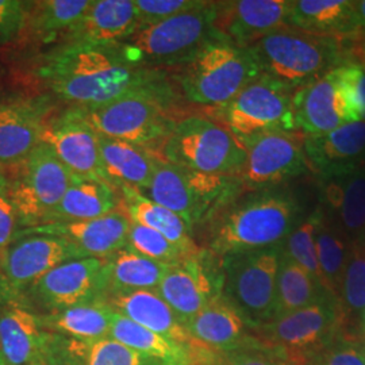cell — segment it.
I'll return each mask as SVG.
<instances>
[{"label": "cell", "mask_w": 365, "mask_h": 365, "mask_svg": "<svg viewBox=\"0 0 365 365\" xmlns=\"http://www.w3.org/2000/svg\"><path fill=\"white\" fill-rule=\"evenodd\" d=\"M78 351L84 356V365H158L111 337L81 342Z\"/></svg>", "instance_id": "obj_41"}, {"label": "cell", "mask_w": 365, "mask_h": 365, "mask_svg": "<svg viewBox=\"0 0 365 365\" xmlns=\"http://www.w3.org/2000/svg\"><path fill=\"white\" fill-rule=\"evenodd\" d=\"M344 321L339 300L327 294L300 310L274 318L259 330L267 348L284 353L291 364L302 365L339 337Z\"/></svg>", "instance_id": "obj_11"}, {"label": "cell", "mask_w": 365, "mask_h": 365, "mask_svg": "<svg viewBox=\"0 0 365 365\" xmlns=\"http://www.w3.org/2000/svg\"><path fill=\"white\" fill-rule=\"evenodd\" d=\"M339 73L354 115L365 122V66L345 64L339 66Z\"/></svg>", "instance_id": "obj_46"}, {"label": "cell", "mask_w": 365, "mask_h": 365, "mask_svg": "<svg viewBox=\"0 0 365 365\" xmlns=\"http://www.w3.org/2000/svg\"><path fill=\"white\" fill-rule=\"evenodd\" d=\"M238 140L245 149L238 179L247 191L276 188L312 170L300 131H262Z\"/></svg>", "instance_id": "obj_13"}, {"label": "cell", "mask_w": 365, "mask_h": 365, "mask_svg": "<svg viewBox=\"0 0 365 365\" xmlns=\"http://www.w3.org/2000/svg\"><path fill=\"white\" fill-rule=\"evenodd\" d=\"M363 318H364V330H365V312H364V314H363Z\"/></svg>", "instance_id": "obj_51"}, {"label": "cell", "mask_w": 365, "mask_h": 365, "mask_svg": "<svg viewBox=\"0 0 365 365\" xmlns=\"http://www.w3.org/2000/svg\"><path fill=\"white\" fill-rule=\"evenodd\" d=\"M207 249L202 253L182 259L170 268L161 279L156 292L185 325L209 302L222 295V267L212 264Z\"/></svg>", "instance_id": "obj_15"}, {"label": "cell", "mask_w": 365, "mask_h": 365, "mask_svg": "<svg viewBox=\"0 0 365 365\" xmlns=\"http://www.w3.org/2000/svg\"><path fill=\"white\" fill-rule=\"evenodd\" d=\"M363 66H365V58H364V63H363Z\"/></svg>", "instance_id": "obj_52"}, {"label": "cell", "mask_w": 365, "mask_h": 365, "mask_svg": "<svg viewBox=\"0 0 365 365\" xmlns=\"http://www.w3.org/2000/svg\"><path fill=\"white\" fill-rule=\"evenodd\" d=\"M202 0H134L140 27L150 26L195 9Z\"/></svg>", "instance_id": "obj_44"}, {"label": "cell", "mask_w": 365, "mask_h": 365, "mask_svg": "<svg viewBox=\"0 0 365 365\" xmlns=\"http://www.w3.org/2000/svg\"><path fill=\"white\" fill-rule=\"evenodd\" d=\"M41 143L48 145L75 176L107 182L101 161L99 137L73 107L46 120Z\"/></svg>", "instance_id": "obj_18"}, {"label": "cell", "mask_w": 365, "mask_h": 365, "mask_svg": "<svg viewBox=\"0 0 365 365\" xmlns=\"http://www.w3.org/2000/svg\"><path fill=\"white\" fill-rule=\"evenodd\" d=\"M217 1H200L195 9L150 26L140 27L117 45L123 57L138 68L182 66L215 33Z\"/></svg>", "instance_id": "obj_6"}, {"label": "cell", "mask_w": 365, "mask_h": 365, "mask_svg": "<svg viewBox=\"0 0 365 365\" xmlns=\"http://www.w3.org/2000/svg\"><path fill=\"white\" fill-rule=\"evenodd\" d=\"M292 0L217 1L214 27L237 46L250 48L277 29L288 26Z\"/></svg>", "instance_id": "obj_20"}, {"label": "cell", "mask_w": 365, "mask_h": 365, "mask_svg": "<svg viewBox=\"0 0 365 365\" xmlns=\"http://www.w3.org/2000/svg\"><path fill=\"white\" fill-rule=\"evenodd\" d=\"M175 93L168 80L123 95L98 107H73L92 130L106 138L140 145L156 152L179 119L170 114Z\"/></svg>", "instance_id": "obj_3"}, {"label": "cell", "mask_w": 365, "mask_h": 365, "mask_svg": "<svg viewBox=\"0 0 365 365\" xmlns=\"http://www.w3.org/2000/svg\"><path fill=\"white\" fill-rule=\"evenodd\" d=\"M339 303L344 315H363L365 312V242L352 244L342 277Z\"/></svg>", "instance_id": "obj_39"}, {"label": "cell", "mask_w": 365, "mask_h": 365, "mask_svg": "<svg viewBox=\"0 0 365 365\" xmlns=\"http://www.w3.org/2000/svg\"><path fill=\"white\" fill-rule=\"evenodd\" d=\"M160 157L185 170L238 178L245 149L221 122L190 115L176 122L160 149Z\"/></svg>", "instance_id": "obj_8"}, {"label": "cell", "mask_w": 365, "mask_h": 365, "mask_svg": "<svg viewBox=\"0 0 365 365\" xmlns=\"http://www.w3.org/2000/svg\"><path fill=\"white\" fill-rule=\"evenodd\" d=\"M117 210H120V196L113 185L103 180L73 175L66 194L42 225L88 221Z\"/></svg>", "instance_id": "obj_28"}, {"label": "cell", "mask_w": 365, "mask_h": 365, "mask_svg": "<svg viewBox=\"0 0 365 365\" xmlns=\"http://www.w3.org/2000/svg\"><path fill=\"white\" fill-rule=\"evenodd\" d=\"M0 365H9V363L4 360V357L1 356V353H0Z\"/></svg>", "instance_id": "obj_50"}, {"label": "cell", "mask_w": 365, "mask_h": 365, "mask_svg": "<svg viewBox=\"0 0 365 365\" xmlns=\"http://www.w3.org/2000/svg\"><path fill=\"white\" fill-rule=\"evenodd\" d=\"M125 248L146 257L149 260L163 262V264H176L182 259H187L182 250L176 248L173 244L160 235L156 230L149 229L143 225L131 222L130 230L128 235V242Z\"/></svg>", "instance_id": "obj_40"}, {"label": "cell", "mask_w": 365, "mask_h": 365, "mask_svg": "<svg viewBox=\"0 0 365 365\" xmlns=\"http://www.w3.org/2000/svg\"><path fill=\"white\" fill-rule=\"evenodd\" d=\"M108 337L117 339L158 365H190L187 346L165 339L115 312L113 314Z\"/></svg>", "instance_id": "obj_33"}, {"label": "cell", "mask_w": 365, "mask_h": 365, "mask_svg": "<svg viewBox=\"0 0 365 365\" xmlns=\"http://www.w3.org/2000/svg\"><path fill=\"white\" fill-rule=\"evenodd\" d=\"M364 360H365V348H364Z\"/></svg>", "instance_id": "obj_53"}, {"label": "cell", "mask_w": 365, "mask_h": 365, "mask_svg": "<svg viewBox=\"0 0 365 365\" xmlns=\"http://www.w3.org/2000/svg\"><path fill=\"white\" fill-rule=\"evenodd\" d=\"M106 303L133 322L184 346H191V337L180 318L156 291H135L108 298Z\"/></svg>", "instance_id": "obj_26"}, {"label": "cell", "mask_w": 365, "mask_h": 365, "mask_svg": "<svg viewBox=\"0 0 365 365\" xmlns=\"http://www.w3.org/2000/svg\"><path fill=\"white\" fill-rule=\"evenodd\" d=\"M302 365H365L364 346L354 339L337 337L306 359Z\"/></svg>", "instance_id": "obj_43"}, {"label": "cell", "mask_w": 365, "mask_h": 365, "mask_svg": "<svg viewBox=\"0 0 365 365\" xmlns=\"http://www.w3.org/2000/svg\"><path fill=\"white\" fill-rule=\"evenodd\" d=\"M319 207L354 242H365V165L319 176Z\"/></svg>", "instance_id": "obj_22"}, {"label": "cell", "mask_w": 365, "mask_h": 365, "mask_svg": "<svg viewBox=\"0 0 365 365\" xmlns=\"http://www.w3.org/2000/svg\"><path fill=\"white\" fill-rule=\"evenodd\" d=\"M288 26L314 36L334 38L359 31L353 0H292Z\"/></svg>", "instance_id": "obj_32"}, {"label": "cell", "mask_w": 365, "mask_h": 365, "mask_svg": "<svg viewBox=\"0 0 365 365\" xmlns=\"http://www.w3.org/2000/svg\"><path fill=\"white\" fill-rule=\"evenodd\" d=\"M353 13L354 21L359 30H365V0H354L353 1Z\"/></svg>", "instance_id": "obj_48"}, {"label": "cell", "mask_w": 365, "mask_h": 365, "mask_svg": "<svg viewBox=\"0 0 365 365\" xmlns=\"http://www.w3.org/2000/svg\"><path fill=\"white\" fill-rule=\"evenodd\" d=\"M292 110L297 129L303 135H322L345 123L357 122L339 68L295 88Z\"/></svg>", "instance_id": "obj_17"}, {"label": "cell", "mask_w": 365, "mask_h": 365, "mask_svg": "<svg viewBox=\"0 0 365 365\" xmlns=\"http://www.w3.org/2000/svg\"><path fill=\"white\" fill-rule=\"evenodd\" d=\"M283 247L257 249L221 257L222 297L252 327L276 315V279Z\"/></svg>", "instance_id": "obj_9"}, {"label": "cell", "mask_w": 365, "mask_h": 365, "mask_svg": "<svg viewBox=\"0 0 365 365\" xmlns=\"http://www.w3.org/2000/svg\"><path fill=\"white\" fill-rule=\"evenodd\" d=\"M261 73L249 48L237 46L217 31L180 66L178 81L187 102L215 110L232 102Z\"/></svg>", "instance_id": "obj_4"}, {"label": "cell", "mask_w": 365, "mask_h": 365, "mask_svg": "<svg viewBox=\"0 0 365 365\" xmlns=\"http://www.w3.org/2000/svg\"><path fill=\"white\" fill-rule=\"evenodd\" d=\"M327 294L315 277L287 256L284 250H282L276 279L274 318L300 310L321 299Z\"/></svg>", "instance_id": "obj_37"}, {"label": "cell", "mask_w": 365, "mask_h": 365, "mask_svg": "<svg viewBox=\"0 0 365 365\" xmlns=\"http://www.w3.org/2000/svg\"><path fill=\"white\" fill-rule=\"evenodd\" d=\"M30 1L0 0V43L25 36Z\"/></svg>", "instance_id": "obj_45"}, {"label": "cell", "mask_w": 365, "mask_h": 365, "mask_svg": "<svg viewBox=\"0 0 365 365\" xmlns=\"http://www.w3.org/2000/svg\"><path fill=\"white\" fill-rule=\"evenodd\" d=\"M90 4L91 0L30 1L25 34L42 43H63Z\"/></svg>", "instance_id": "obj_34"}, {"label": "cell", "mask_w": 365, "mask_h": 365, "mask_svg": "<svg viewBox=\"0 0 365 365\" xmlns=\"http://www.w3.org/2000/svg\"><path fill=\"white\" fill-rule=\"evenodd\" d=\"M6 176L22 229L42 225L73 179V173L43 143H39L21 164L6 170Z\"/></svg>", "instance_id": "obj_10"}, {"label": "cell", "mask_w": 365, "mask_h": 365, "mask_svg": "<svg viewBox=\"0 0 365 365\" xmlns=\"http://www.w3.org/2000/svg\"><path fill=\"white\" fill-rule=\"evenodd\" d=\"M76 259L84 255L63 237L16 233L0 260V291L21 295L57 265Z\"/></svg>", "instance_id": "obj_14"}, {"label": "cell", "mask_w": 365, "mask_h": 365, "mask_svg": "<svg viewBox=\"0 0 365 365\" xmlns=\"http://www.w3.org/2000/svg\"><path fill=\"white\" fill-rule=\"evenodd\" d=\"M113 314L114 310L106 302H95L39 317V325L45 330L90 342L108 337Z\"/></svg>", "instance_id": "obj_35"}, {"label": "cell", "mask_w": 365, "mask_h": 365, "mask_svg": "<svg viewBox=\"0 0 365 365\" xmlns=\"http://www.w3.org/2000/svg\"><path fill=\"white\" fill-rule=\"evenodd\" d=\"M118 192L120 196V209L133 223L156 230L188 257L202 253L203 248L196 244L190 227L178 214L153 202L140 191L120 188Z\"/></svg>", "instance_id": "obj_30"}, {"label": "cell", "mask_w": 365, "mask_h": 365, "mask_svg": "<svg viewBox=\"0 0 365 365\" xmlns=\"http://www.w3.org/2000/svg\"><path fill=\"white\" fill-rule=\"evenodd\" d=\"M138 29L134 0H91L63 43L84 42L114 46L131 37Z\"/></svg>", "instance_id": "obj_24"}, {"label": "cell", "mask_w": 365, "mask_h": 365, "mask_svg": "<svg viewBox=\"0 0 365 365\" xmlns=\"http://www.w3.org/2000/svg\"><path fill=\"white\" fill-rule=\"evenodd\" d=\"M319 218L321 207L317 206L312 214H309L295 226V229L282 244V247L284 253L315 277V280L322 287V274L319 271L315 252V232Z\"/></svg>", "instance_id": "obj_38"}, {"label": "cell", "mask_w": 365, "mask_h": 365, "mask_svg": "<svg viewBox=\"0 0 365 365\" xmlns=\"http://www.w3.org/2000/svg\"><path fill=\"white\" fill-rule=\"evenodd\" d=\"M170 265L149 260L128 248L103 260L105 302L135 291H156Z\"/></svg>", "instance_id": "obj_31"}, {"label": "cell", "mask_w": 365, "mask_h": 365, "mask_svg": "<svg viewBox=\"0 0 365 365\" xmlns=\"http://www.w3.org/2000/svg\"><path fill=\"white\" fill-rule=\"evenodd\" d=\"M351 249L352 242L349 238L321 209V218L315 232V252L322 274V287L336 299L339 300L342 277Z\"/></svg>", "instance_id": "obj_36"}, {"label": "cell", "mask_w": 365, "mask_h": 365, "mask_svg": "<svg viewBox=\"0 0 365 365\" xmlns=\"http://www.w3.org/2000/svg\"><path fill=\"white\" fill-rule=\"evenodd\" d=\"M18 214L9 191L7 176L0 182V260L18 233Z\"/></svg>", "instance_id": "obj_47"}, {"label": "cell", "mask_w": 365, "mask_h": 365, "mask_svg": "<svg viewBox=\"0 0 365 365\" xmlns=\"http://www.w3.org/2000/svg\"><path fill=\"white\" fill-rule=\"evenodd\" d=\"M242 192L237 176L185 170L158 156L150 182L141 194L178 214L194 233Z\"/></svg>", "instance_id": "obj_5"}, {"label": "cell", "mask_w": 365, "mask_h": 365, "mask_svg": "<svg viewBox=\"0 0 365 365\" xmlns=\"http://www.w3.org/2000/svg\"><path fill=\"white\" fill-rule=\"evenodd\" d=\"M52 105L46 96L0 102V168L13 170L41 143Z\"/></svg>", "instance_id": "obj_19"}, {"label": "cell", "mask_w": 365, "mask_h": 365, "mask_svg": "<svg viewBox=\"0 0 365 365\" xmlns=\"http://www.w3.org/2000/svg\"><path fill=\"white\" fill-rule=\"evenodd\" d=\"M130 226V218L120 209L95 220L48 223L18 230V233L63 237L73 244L84 257L105 260L126 247Z\"/></svg>", "instance_id": "obj_21"}, {"label": "cell", "mask_w": 365, "mask_h": 365, "mask_svg": "<svg viewBox=\"0 0 365 365\" xmlns=\"http://www.w3.org/2000/svg\"><path fill=\"white\" fill-rule=\"evenodd\" d=\"M303 148L319 176L365 165V122H349L322 135H304Z\"/></svg>", "instance_id": "obj_25"}, {"label": "cell", "mask_w": 365, "mask_h": 365, "mask_svg": "<svg viewBox=\"0 0 365 365\" xmlns=\"http://www.w3.org/2000/svg\"><path fill=\"white\" fill-rule=\"evenodd\" d=\"M292 93L291 87L261 73L232 102L212 111L218 122L237 138L262 131H298L292 110Z\"/></svg>", "instance_id": "obj_12"}, {"label": "cell", "mask_w": 365, "mask_h": 365, "mask_svg": "<svg viewBox=\"0 0 365 365\" xmlns=\"http://www.w3.org/2000/svg\"><path fill=\"white\" fill-rule=\"evenodd\" d=\"M165 69L130 64L117 45L61 43L46 53L38 78L69 107H98L130 92L165 81Z\"/></svg>", "instance_id": "obj_1"}, {"label": "cell", "mask_w": 365, "mask_h": 365, "mask_svg": "<svg viewBox=\"0 0 365 365\" xmlns=\"http://www.w3.org/2000/svg\"><path fill=\"white\" fill-rule=\"evenodd\" d=\"M298 197L267 188L237 196L205 226L206 248L218 257L277 247L300 222Z\"/></svg>", "instance_id": "obj_2"}, {"label": "cell", "mask_w": 365, "mask_h": 365, "mask_svg": "<svg viewBox=\"0 0 365 365\" xmlns=\"http://www.w3.org/2000/svg\"><path fill=\"white\" fill-rule=\"evenodd\" d=\"M103 260L84 257L66 261L43 274L26 291L52 313L81 304L105 302Z\"/></svg>", "instance_id": "obj_16"}, {"label": "cell", "mask_w": 365, "mask_h": 365, "mask_svg": "<svg viewBox=\"0 0 365 365\" xmlns=\"http://www.w3.org/2000/svg\"><path fill=\"white\" fill-rule=\"evenodd\" d=\"M286 359L271 348L245 345L235 351L210 349L197 365H282Z\"/></svg>", "instance_id": "obj_42"}, {"label": "cell", "mask_w": 365, "mask_h": 365, "mask_svg": "<svg viewBox=\"0 0 365 365\" xmlns=\"http://www.w3.org/2000/svg\"><path fill=\"white\" fill-rule=\"evenodd\" d=\"M6 180V172L0 168V182Z\"/></svg>", "instance_id": "obj_49"}, {"label": "cell", "mask_w": 365, "mask_h": 365, "mask_svg": "<svg viewBox=\"0 0 365 365\" xmlns=\"http://www.w3.org/2000/svg\"><path fill=\"white\" fill-rule=\"evenodd\" d=\"M185 327L191 337L217 351H235L248 345L247 322L222 295L209 302Z\"/></svg>", "instance_id": "obj_29"}, {"label": "cell", "mask_w": 365, "mask_h": 365, "mask_svg": "<svg viewBox=\"0 0 365 365\" xmlns=\"http://www.w3.org/2000/svg\"><path fill=\"white\" fill-rule=\"evenodd\" d=\"M261 72L298 88L329 71L349 64L339 38L321 37L282 27L249 48Z\"/></svg>", "instance_id": "obj_7"}, {"label": "cell", "mask_w": 365, "mask_h": 365, "mask_svg": "<svg viewBox=\"0 0 365 365\" xmlns=\"http://www.w3.org/2000/svg\"><path fill=\"white\" fill-rule=\"evenodd\" d=\"M18 297L0 291V353L9 365H38L48 334Z\"/></svg>", "instance_id": "obj_23"}, {"label": "cell", "mask_w": 365, "mask_h": 365, "mask_svg": "<svg viewBox=\"0 0 365 365\" xmlns=\"http://www.w3.org/2000/svg\"><path fill=\"white\" fill-rule=\"evenodd\" d=\"M98 137L102 168L107 182L115 190L131 188L140 192L146 190L160 155L140 145Z\"/></svg>", "instance_id": "obj_27"}]
</instances>
